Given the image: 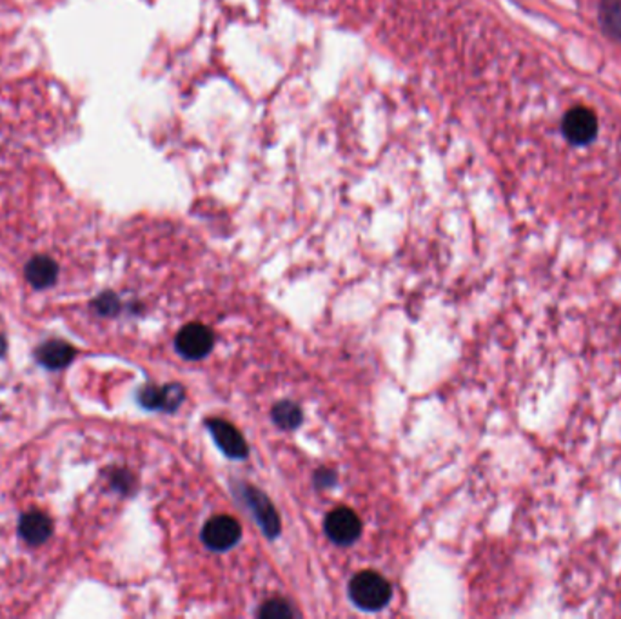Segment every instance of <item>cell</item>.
<instances>
[{
    "label": "cell",
    "mask_w": 621,
    "mask_h": 619,
    "mask_svg": "<svg viewBox=\"0 0 621 619\" xmlns=\"http://www.w3.org/2000/svg\"><path fill=\"white\" fill-rule=\"evenodd\" d=\"M349 596L358 608L377 612L391 601L393 589L389 581L379 572L363 571L351 580Z\"/></svg>",
    "instance_id": "cell-1"
},
{
    "label": "cell",
    "mask_w": 621,
    "mask_h": 619,
    "mask_svg": "<svg viewBox=\"0 0 621 619\" xmlns=\"http://www.w3.org/2000/svg\"><path fill=\"white\" fill-rule=\"evenodd\" d=\"M176 351L190 360H200L209 354L215 343L211 329L202 324H188L176 335Z\"/></svg>",
    "instance_id": "cell-2"
},
{
    "label": "cell",
    "mask_w": 621,
    "mask_h": 619,
    "mask_svg": "<svg viewBox=\"0 0 621 619\" xmlns=\"http://www.w3.org/2000/svg\"><path fill=\"white\" fill-rule=\"evenodd\" d=\"M324 529L329 539L336 545H351L360 538L362 523L351 509L338 507L328 514Z\"/></svg>",
    "instance_id": "cell-3"
},
{
    "label": "cell",
    "mask_w": 621,
    "mask_h": 619,
    "mask_svg": "<svg viewBox=\"0 0 621 619\" xmlns=\"http://www.w3.org/2000/svg\"><path fill=\"white\" fill-rule=\"evenodd\" d=\"M242 529L231 516H215L202 529V541L211 550H227L238 543Z\"/></svg>",
    "instance_id": "cell-4"
},
{
    "label": "cell",
    "mask_w": 621,
    "mask_h": 619,
    "mask_svg": "<svg viewBox=\"0 0 621 619\" xmlns=\"http://www.w3.org/2000/svg\"><path fill=\"white\" fill-rule=\"evenodd\" d=\"M598 131V120L594 113L587 107H574L566 114L564 133L569 142L583 146L594 140Z\"/></svg>",
    "instance_id": "cell-5"
},
{
    "label": "cell",
    "mask_w": 621,
    "mask_h": 619,
    "mask_svg": "<svg viewBox=\"0 0 621 619\" xmlns=\"http://www.w3.org/2000/svg\"><path fill=\"white\" fill-rule=\"evenodd\" d=\"M243 500L247 505H250L251 513L255 514V518H257L259 525L262 527V530L266 532V536L275 538L280 532V520H278V514H276L275 507L271 505V502L268 500L266 494H262L255 487H245Z\"/></svg>",
    "instance_id": "cell-6"
},
{
    "label": "cell",
    "mask_w": 621,
    "mask_h": 619,
    "mask_svg": "<svg viewBox=\"0 0 621 619\" xmlns=\"http://www.w3.org/2000/svg\"><path fill=\"white\" fill-rule=\"evenodd\" d=\"M208 427L211 430V435L215 438V442L218 444V447L233 460H242L247 456V444L243 440V437L236 430V427H233L231 423L224 421V420H209Z\"/></svg>",
    "instance_id": "cell-7"
},
{
    "label": "cell",
    "mask_w": 621,
    "mask_h": 619,
    "mask_svg": "<svg viewBox=\"0 0 621 619\" xmlns=\"http://www.w3.org/2000/svg\"><path fill=\"white\" fill-rule=\"evenodd\" d=\"M183 398V389L180 386L166 387H148L140 393V402L149 409L174 411Z\"/></svg>",
    "instance_id": "cell-8"
},
{
    "label": "cell",
    "mask_w": 621,
    "mask_h": 619,
    "mask_svg": "<svg viewBox=\"0 0 621 619\" xmlns=\"http://www.w3.org/2000/svg\"><path fill=\"white\" fill-rule=\"evenodd\" d=\"M73 349L68 343L62 342H49L46 345L40 347L38 351V358L44 365L51 367V369H60L72 361L73 358Z\"/></svg>",
    "instance_id": "cell-9"
},
{
    "label": "cell",
    "mask_w": 621,
    "mask_h": 619,
    "mask_svg": "<svg viewBox=\"0 0 621 619\" xmlns=\"http://www.w3.org/2000/svg\"><path fill=\"white\" fill-rule=\"evenodd\" d=\"M600 15L605 31L621 38V0H603Z\"/></svg>",
    "instance_id": "cell-10"
},
{
    "label": "cell",
    "mask_w": 621,
    "mask_h": 619,
    "mask_svg": "<svg viewBox=\"0 0 621 619\" xmlns=\"http://www.w3.org/2000/svg\"><path fill=\"white\" fill-rule=\"evenodd\" d=\"M56 276V267L47 259H37L28 267V280L35 287H46L49 285Z\"/></svg>",
    "instance_id": "cell-11"
},
{
    "label": "cell",
    "mask_w": 621,
    "mask_h": 619,
    "mask_svg": "<svg viewBox=\"0 0 621 619\" xmlns=\"http://www.w3.org/2000/svg\"><path fill=\"white\" fill-rule=\"evenodd\" d=\"M273 420L282 428H296L302 423V411L293 402H280L273 407Z\"/></svg>",
    "instance_id": "cell-12"
},
{
    "label": "cell",
    "mask_w": 621,
    "mask_h": 619,
    "mask_svg": "<svg viewBox=\"0 0 621 619\" xmlns=\"http://www.w3.org/2000/svg\"><path fill=\"white\" fill-rule=\"evenodd\" d=\"M259 615L260 617H293L294 612L291 610V606L285 601L271 599L259 610Z\"/></svg>",
    "instance_id": "cell-13"
},
{
    "label": "cell",
    "mask_w": 621,
    "mask_h": 619,
    "mask_svg": "<svg viewBox=\"0 0 621 619\" xmlns=\"http://www.w3.org/2000/svg\"><path fill=\"white\" fill-rule=\"evenodd\" d=\"M4 351H6V340H4L3 336H0V356L4 354Z\"/></svg>",
    "instance_id": "cell-14"
}]
</instances>
